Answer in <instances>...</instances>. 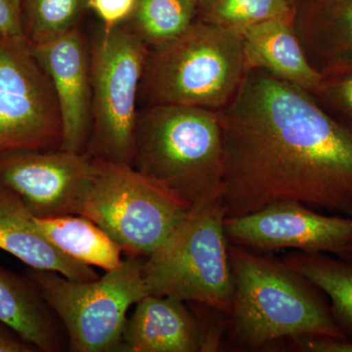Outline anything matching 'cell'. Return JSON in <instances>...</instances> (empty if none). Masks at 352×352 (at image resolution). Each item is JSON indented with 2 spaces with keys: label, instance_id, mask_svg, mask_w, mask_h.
<instances>
[{
  "label": "cell",
  "instance_id": "obj_1",
  "mask_svg": "<svg viewBox=\"0 0 352 352\" xmlns=\"http://www.w3.org/2000/svg\"><path fill=\"white\" fill-rule=\"evenodd\" d=\"M219 113L226 219L279 201L352 217V127L314 95L249 69Z\"/></svg>",
  "mask_w": 352,
  "mask_h": 352
},
{
  "label": "cell",
  "instance_id": "obj_2",
  "mask_svg": "<svg viewBox=\"0 0 352 352\" xmlns=\"http://www.w3.org/2000/svg\"><path fill=\"white\" fill-rule=\"evenodd\" d=\"M234 294L230 315L243 344L258 349L283 338L346 340L320 292L283 261L229 242Z\"/></svg>",
  "mask_w": 352,
  "mask_h": 352
},
{
  "label": "cell",
  "instance_id": "obj_3",
  "mask_svg": "<svg viewBox=\"0 0 352 352\" xmlns=\"http://www.w3.org/2000/svg\"><path fill=\"white\" fill-rule=\"evenodd\" d=\"M131 166L190 208L221 198L223 140L219 113L175 105L138 111Z\"/></svg>",
  "mask_w": 352,
  "mask_h": 352
},
{
  "label": "cell",
  "instance_id": "obj_4",
  "mask_svg": "<svg viewBox=\"0 0 352 352\" xmlns=\"http://www.w3.org/2000/svg\"><path fill=\"white\" fill-rule=\"evenodd\" d=\"M247 71L240 32L196 19L178 38L150 48L139 100L145 107L220 112L235 97Z\"/></svg>",
  "mask_w": 352,
  "mask_h": 352
},
{
  "label": "cell",
  "instance_id": "obj_5",
  "mask_svg": "<svg viewBox=\"0 0 352 352\" xmlns=\"http://www.w3.org/2000/svg\"><path fill=\"white\" fill-rule=\"evenodd\" d=\"M226 219L221 198L192 208L168 239L144 259L148 294L230 314L234 282Z\"/></svg>",
  "mask_w": 352,
  "mask_h": 352
},
{
  "label": "cell",
  "instance_id": "obj_6",
  "mask_svg": "<svg viewBox=\"0 0 352 352\" xmlns=\"http://www.w3.org/2000/svg\"><path fill=\"white\" fill-rule=\"evenodd\" d=\"M94 161L75 214L101 227L127 256L148 258L192 208L131 164Z\"/></svg>",
  "mask_w": 352,
  "mask_h": 352
},
{
  "label": "cell",
  "instance_id": "obj_7",
  "mask_svg": "<svg viewBox=\"0 0 352 352\" xmlns=\"http://www.w3.org/2000/svg\"><path fill=\"white\" fill-rule=\"evenodd\" d=\"M144 259L127 256L94 281L36 270L28 271L27 277L63 324L71 351H120L129 307L149 295L142 275Z\"/></svg>",
  "mask_w": 352,
  "mask_h": 352
},
{
  "label": "cell",
  "instance_id": "obj_8",
  "mask_svg": "<svg viewBox=\"0 0 352 352\" xmlns=\"http://www.w3.org/2000/svg\"><path fill=\"white\" fill-rule=\"evenodd\" d=\"M148 53L149 47L126 24L102 28L90 43V156L131 166Z\"/></svg>",
  "mask_w": 352,
  "mask_h": 352
},
{
  "label": "cell",
  "instance_id": "obj_9",
  "mask_svg": "<svg viewBox=\"0 0 352 352\" xmlns=\"http://www.w3.org/2000/svg\"><path fill=\"white\" fill-rule=\"evenodd\" d=\"M61 139L54 89L27 38L0 36V156L54 149Z\"/></svg>",
  "mask_w": 352,
  "mask_h": 352
},
{
  "label": "cell",
  "instance_id": "obj_10",
  "mask_svg": "<svg viewBox=\"0 0 352 352\" xmlns=\"http://www.w3.org/2000/svg\"><path fill=\"white\" fill-rule=\"evenodd\" d=\"M227 239L245 248L332 252L352 245V217H330L296 201H279L224 222Z\"/></svg>",
  "mask_w": 352,
  "mask_h": 352
},
{
  "label": "cell",
  "instance_id": "obj_11",
  "mask_svg": "<svg viewBox=\"0 0 352 352\" xmlns=\"http://www.w3.org/2000/svg\"><path fill=\"white\" fill-rule=\"evenodd\" d=\"M87 152L22 150L0 156V188L15 192L34 217L75 214L94 171Z\"/></svg>",
  "mask_w": 352,
  "mask_h": 352
},
{
  "label": "cell",
  "instance_id": "obj_12",
  "mask_svg": "<svg viewBox=\"0 0 352 352\" xmlns=\"http://www.w3.org/2000/svg\"><path fill=\"white\" fill-rule=\"evenodd\" d=\"M30 46L56 96L62 124L60 149L87 152L91 131L90 44L78 27L50 43Z\"/></svg>",
  "mask_w": 352,
  "mask_h": 352
},
{
  "label": "cell",
  "instance_id": "obj_13",
  "mask_svg": "<svg viewBox=\"0 0 352 352\" xmlns=\"http://www.w3.org/2000/svg\"><path fill=\"white\" fill-rule=\"evenodd\" d=\"M201 351V333L195 318L178 298L148 295L126 319L120 351Z\"/></svg>",
  "mask_w": 352,
  "mask_h": 352
},
{
  "label": "cell",
  "instance_id": "obj_14",
  "mask_svg": "<svg viewBox=\"0 0 352 352\" xmlns=\"http://www.w3.org/2000/svg\"><path fill=\"white\" fill-rule=\"evenodd\" d=\"M248 69H259L316 96L322 82L294 29V18H277L240 32Z\"/></svg>",
  "mask_w": 352,
  "mask_h": 352
},
{
  "label": "cell",
  "instance_id": "obj_15",
  "mask_svg": "<svg viewBox=\"0 0 352 352\" xmlns=\"http://www.w3.org/2000/svg\"><path fill=\"white\" fill-rule=\"evenodd\" d=\"M0 249L31 270L53 271L74 281H94L91 266L69 258L50 242L15 192L0 188Z\"/></svg>",
  "mask_w": 352,
  "mask_h": 352
},
{
  "label": "cell",
  "instance_id": "obj_16",
  "mask_svg": "<svg viewBox=\"0 0 352 352\" xmlns=\"http://www.w3.org/2000/svg\"><path fill=\"white\" fill-rule=\"evenodd\" d=\"M294 29L318 73L352 69V0H296Z\"/></svg>",
  "mask_w": 352,
  "mask_h": 352
},
{
  "label": "cell",
  "instance_id": "obj_17",
  "mask_svg": "<svg viewBox=\"0 0 352 352\" xmlns=\"http://www.w3.org/2000/svg\"><path fill=\"white\" fill-rule=\"evenodd\" d=\"M54 317L29 278L0 267V322L39 351L56 352L64 346Z\"/></svg>",
  "mask_w": 352,
  "mask_h": 352
},
{
  "label": "cell",
  "instance_id": "obj_18",
  "mask_svg": "<svg viewBox=\"0 0 352 352\" xmlns=\"http://www.w3.org/2000/svg\"><path fill=\"white\" fill-rule=\"evenodd\" d=\"M34 219L45 237L69 258L106 272L122 263V248L91 219L80 214Z\"/></svg>",
  "mask_w": 352,
  "mask_h": 352
},
{
  "label": "cell",
  "instance_id": "obj_19",
  "mask_svg": "<svg viewBox=\"0 0 352 352\" xmlns=\"http://www.w3.org/2000/svg\"><path fill=\"white\" fill-rule=\"evenodd\" d=\"M282 261L329 296L338 326L346 339H352V261L307 252L289 254Z\"/></svg>",
  "mask_w": 352,
  "mask_h": 352
},
{
  "label": "cell",
  "instance_id": "obj_20",
  "mask_svg": "<svg viewBox=\"0 0 352 352\" xmlns=\"http://www.w3.org/2000/svg\"><path fill=\"white\" fill-rule=\"evenodd\" d=\"M196 0H138L126 25L150 48L170 43L196 20Z\"/></svg>",
  "mask_w": 352,
  "mask_h": 352
},
{
  "label": "cell",
  "instance_id": "obj_21",
  "mask_svg": "<svg viewBox=\"0 0 352 352\" xmlns=\"http://www.w3.org/2000/svg\"><path fill=\"white\" fill-rule=\"evenodd\" d=\"M296 0H200L196 19L242 32L252 25L294 18Z\"/></svg>",
  "mask_w": 352,
  "mask_h": 352
},
{
  "label": "cell",
  "instance_id": "obj_22",
  "mask_svg": "<svg viewBox=\"0 0 352 352\" xmlns=\"http://www.w3.org/2000/svg\"><path fill=\"white\" fill-rule=\"evenodd\" d=\"M87 0H22L23 23L30 45L50 43L78 28Z\"/></svg>",
  "mask_w": 352,
  "mask_h": 352
},
{
  "label": "cell",
  "instance_id": "obj_23",
  "mask_svg": "<svg viewBox=\"0 0 352 352\" xmlns=\"http://www.w3.org/2000/svg\"><path fill=\"white\" fill-rule=\"evenodd\" d=\"M321 76L320 88L315 98L352 122V69H333Z\"/></svg>",
  "mask_w": 352,
  "mask_h": 352
},
{
  "label": "cell",
  "instance_id": "obj_24",
  "mask_svg": "<svg viewBox=\"0 0 352 352\" xmlns=\"http://www.w3.org/2000/svg\"><path fill=\"white\" fill-rule=\"evenodd\" d=\"M138 0H87V9L103 23L104 30L126 24L135 10Z\"/></svg>",
  "mask_w": 352,
  "mask_h": 352
},
{
  "label": "cell",
  "instance_id": "obj_25",
  "mask_svg": "<svg viewBox=\"0 0 352 352\" xmlns=\"http://www.w3.org/2000/svg\"><path fill=\"white\" fill-rule=\"evenodd\" d=\"M0 36L25 38L22 0H0Z\"/></svg>",
  "mask_w": 352,
  "mask_h": 352
},
{
  "label": "cell",
  "instance_id": "obj_26",
  "mask_svg": "<svg viewBox=\"0 0 352 352\" xmlns=\"http://www.w3.org/2000/svg\"><path fill=\"white\" fill-rule=\"evenodd\" d=\"M38 351V349L34 344L23 339L12 328L0 322V352Z\"/></svg>",
  "mask_w": 352,
  "mask_h": 352
},
{
  "label": "cell",
  "instance_id": "obj_27",
  "mask_svg": "<svg viewBox=\"0 0 352 352\" xmlns=\"http://www.w3.org/2000/svg\"><path fill=\"white\" fill-rule=\"evenodd\" d=\"M303 349L312 352H352V342L328 338H309L303 342Z\"/></svg>",
  "mask_w": 352,
  "mask_h": 352
},
{
  "label": "cell",
  "instance_id": "obj_28",
  "mask_svg": "<svg viewBox=\"0 0 352 352\" xmlns=\"http://www.w3.org/2000/svg\"><path fill=\"white\" fill-rule=\"evenodd\" d=\"M339 258L352 261V245L340 254Z\"/></svg>",
  "mask_w": 352,
  "mask_h": 352
},
{
  "label": "cell",
  "instance_id": "obj_29",
  "mask_svg": "<svg viewBox=\"0 0 352 352\" xmlns=\"http://www.w3.org/2000/svg\"><path fill=\"white\" fill-rule=\"evenodd\" d=\"M196 1H197V2H199V1H200V0H196Z\"/></svg>",
  "mask_w": 352,
  "mask_h": 352
}]
</instances>
